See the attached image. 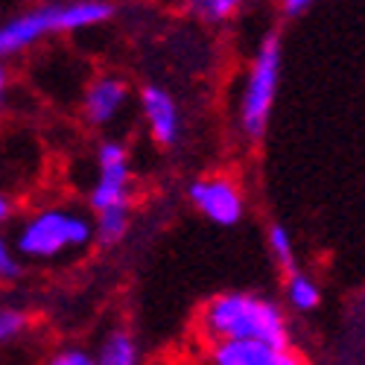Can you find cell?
I'll list each match as a JSON object with an SVG mask.
<instances>
[{
  "label": "cell",
  "instance_id": "1",
  "mask_svg": "<svg viewBox=\"0 0 365 365\" xmlns=\"http://www.w3.org/2000/svg\"><path fill=\"white\" fill-rule=\"evenodd\" d=\"M202 345L217 339H263L289 348L287 313L257 292H220L205 301L196 319Z\"/></svg>",
  "mask_w": 365,
  "mask_h": 365
},
{
  "label": "cell",
  "instance_id": "2",
  "mask_svg": "<svg viewBox=\"0 0 365 365\" xmlns=\"http://www.w3.org/2000/svg\"><path fill=\"white\" fill-rule=\"evenodd\" d=\"M111 0H50L29 6L0 24V62L26 53L44 38L73 36L82 29L103 26L114 18Z\"/></svg>",
  "mask_w": 365,
  "mask_h": 365
},
{
  "label": "cell",
  "instance_id": "3",
  "mask_svg": "<svg viewBox=\"0 0 365 365\" xmlns=\"http://www.w3.org/2000/svg\"><path fill=\"white\" fill-rule=\"evenodd\" d=\"M12 246L24 260L50 263L62 255H76L94 246V220L76 207L47 205L24 217Z\"/></svg>",
  "mask_w": 365,
  "mask_h": 365
},
{
  "label": "cell",
  "instance_id": "4",
  "mask_svg": "<svg viewBox=\"0 0 365 365\" xmlns=\"http://www.w3.org/2000/svg\"><path fill=\"white\" fill-rule=\"evenodd\" d=\"M281 65H284V44L278 33H269L255 58L246 76L240 94V108H237V123L240 132L249 140H260L266 135L269 117H272V106L278 97V82H281Z\"/></svg>",
  "mask_w": 365,
  "mask_h": 365
},
{
  "label": "cell",
  "instance_id": "5",
  "mask_svg": "<svg viewBox=\"0 0 365 365\" xmlns=\"http://www.w3.org/2000/svg\"><path fill=\"white\" fill-rule=\"evenodd\" d=\"M114 205H132V158L120 140L97 146V175L88 190V207L103 210Z\"/></svg>",
  "mask_w": 365,
  "mask_h": 365
},
{
  "label": "cell",
  "instance_id": "6",
  "mask_svg": "<svg viewBox=\"0 0 365 365\" xmlns=\"http://www.w3.org/2000/svg\"><path fill=\"white\" fill-rule=\"evenodd\" d=\"M187 199L205 220L222 228L237 225L242 214H246V196H242L237 181L228 175H202L190 181Z\"/></svg>",
  "mask_w": 365,
  "mask_h": 365
},
{
  "label": "cell",
  "instance_id": "7",
  "mask_svg": "<svg viewBox=\"0 0 365 365\" xmlns=\"http://www.w3.org/2000/svg\"><path fill=\"white\" fill-rule=\"evenodd\" d=\"M129 97L132 88L120 73H97L82 91V120L91 129H108L126 111Z\"/></svg>",
  "mask_w": 365,
  "mask_h": 365
},
{
  "label": "cell",
  "instance_id": "8",
  "mask_svg": "<svg viewBox=\"0 0 365 365\" xmlns=\"http://www.w3.org/2000/svg\"><path fill=\"white\" fill-rule=\"evenodd\" d=\"M205 359L214 365H298L301 356L289 348L263 339H217L205 342Z\"/></svg>",
  "mask_w": 365,
  "mask_h": 365
},
{
  "label": "cell",
  "instance_id": "9",
  "mask_svg": "<svg viewBox=\"0 0 365 365\" xmlns=\"http://www.w3.org/2000/svg\"><path fill=\"white\" fill-rule=\"evenodd\" d=\"M140 114L149 138L161 149H173L181 140V108L164 85L140 88Z\"/></svg>",
  "mask_w": 365,
  "mask_h": 365
},
{
  "label": "cell",
  "instance_id": "10",
  "mask_svg": "<svg viewBox=\"0 0 365 365\" xmlns=\"http://www.w3.org/2000/svg\"><path fill=\"white\" fill-rule=\"evenodd\" d=\"M129 225H132V205L94 210V242L100 249H114L126 240Z\"/></svg>",
  "mask_w": 365,
  "mask_h": 365
},
{
  "label": "cell",
  "instance_id": "11",
  "mask_svg": "<svg viewBox=\"0 0 365 365\" xmlns=\"http://www.w3.org/2000/svg\"><path fill=\"white\" fill-rule=\"evenodd\" d=\"M94 356H97V365H138L140 362V345L129 330L114 327L103 336Z\"/></svg>",
  "mask_w": 365,
  "mask_h": 365
},
{
  "label": "cell",
  "instance_id": "12",
  "mask_svg": "<svg viewBox=\"0 0 365 365\" xmlns=\"http://www.w3.org/2000/svg\"><path fill=\"white\" fill-rule=\"evenodd\" d=\"M287 301L298 313H313L322 304V289L310 275H304L301 269H292L287 272Z\"/></svg>",
  "mask_w": 365,
  "mask_h": 365
},
{
  "label": "cell",
  "instance_id": "13",
  "mask_svg": "<svg viewBox=\"0 0 365 365\" xmlns=\"http://www.w3.org/2000/svg\"><path fill=\"white\" fill-rule=\"evenodd\" d=\"M242 6H246V0H185V9L202 24H222L234 18Z\"/></svg>",
  "mask_w": 365,
  "mask_h": 365
},
{
  "label": "cell",
  "instance_id": "14",
  "mask_svg": "<svg viewBox=\"0 0 365 365\" xmlns=\"http://www.w3.org/2000/svg\"><path fill=\"white\" fill-rule=\"evenodd\" d=\"M269 252L278 260L281 269H287V272L298 269L295 266V242H292V234H289L287 225H281V222L269 225Z\"/></svg>",
  "mask_w": 365,
  "mask_h": 365
},
{
  "label": "cell",
  "instance_id": "15",
  "mask_svg": "<svg viewBox=\"0 0 365 365\" xmlns=\"http://www.w3.org/2000/svg\"><path fill=\"white\" fill-rule=\"evenodd\" d=\"M29 330V316L12 304H0V348L12 345Z\"/></svg>",
  "mask_w": 365,
  "mask_h": 365
},
{
  "label": "cell",
  "instance_id": "16",
  "mask_svg": "<svg viewBox=\"0 0 365 365\" xmlns=\"http://www.w3.org/2000/svg\"><path fill=\"white\" fill-rule=\"evenodd\" d=\"M21 275H24L21 255L15 252L12 242L0 234V284H15Z\"/></svg>",
  "mask_w": 365,
  "mask_h": 365
},
{
  "label": "cell",
  "instance_id": "17",
  "mask_svg": "<svg viewBox=\"0 0 365 365\" xmlns=\"http://www.w3.org/2000/svg\"><path fill=\"white\" fill-rule=\"evenodd\" d=\"M47 362L50 365H97V356L82 345H65V348H58Z\"/></svg>",
  "mask_w": 365,
  "mask_h": 365
},
{
  "label": "cell",
  "instance_id": "18",
  "mask_svg": "<svg viewBox=\"0 0 365 365\" xmlns=\"http://www.w3.org/2000/svg\"><path fill=\"white\" fill-rule=\"evenodd\" d=\"M9 91H12V76H9L6 62H0V120H4L6 106H9Z\"/></svg>",
  "mask_w": 365,
  "mask_h": 365
},
{
  "label": "cell",
  "instance_id": "19",
  "mask_svg": "<svg viewBox=\"0 0 365 365\" xmlns=\"http://www.w3.org/2000/svg\"><path fill=\"white\" fill-rule=\"evenodd\" d=\"M319 0H281V6H284V12L289 15V18H295V15H304L310 6H316Z\"/></svg>",
  "mask_w": 365,
  "mask_h": 365
},
{
  "label": "cell",
  "instance_id": "20",
  "mask_svg": "<svg viewBox=\"0 0 365 365\" xmlns=\"http://www.w3.org/2000/svg\"><path fill=\"white\" fill-rule=\"evenodd\" d=\"M9 217H12V202H9V196L4 190H0V225H4Z\"/></svg>",
  "mask_w": 365,
  "mask_h": 365
}]
</instances>
